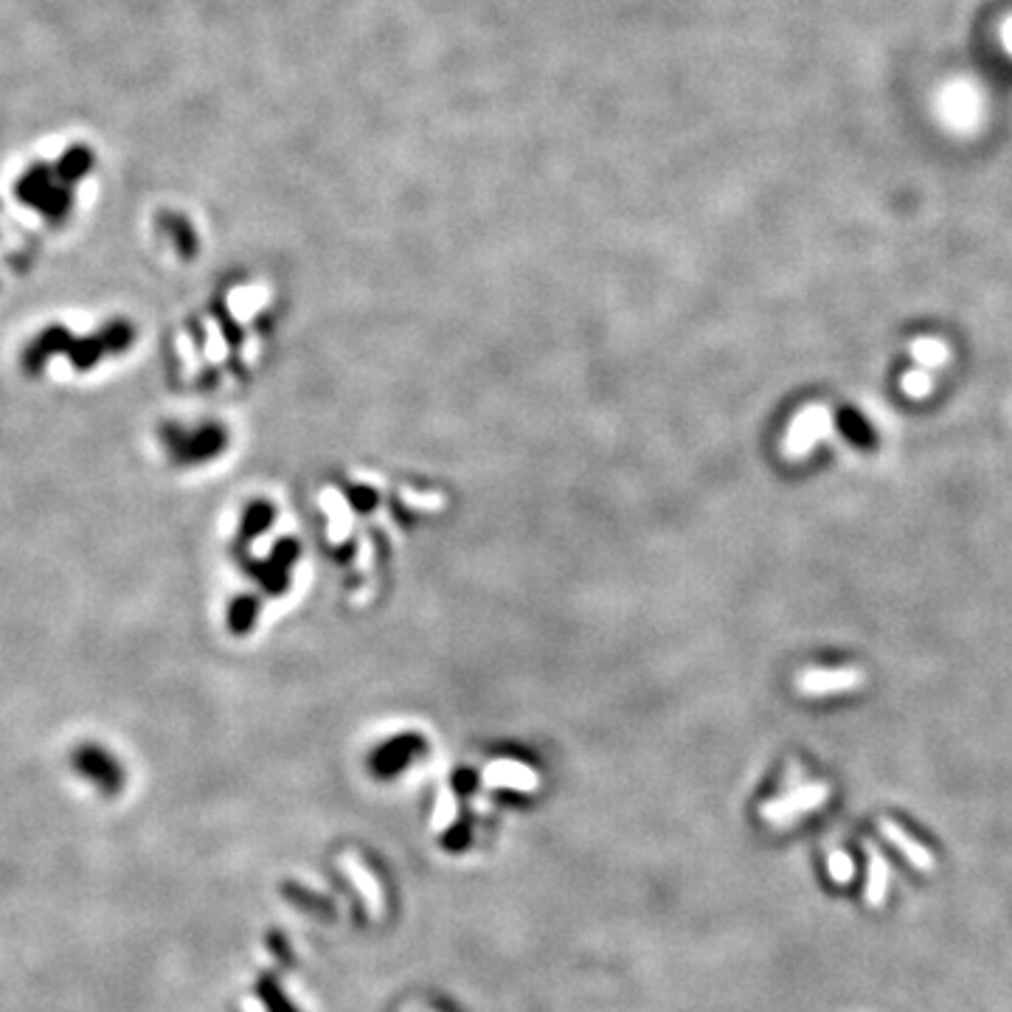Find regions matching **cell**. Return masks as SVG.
<instances>
[{
    "label": "cell",
    "mask_w": 1012,
    "mask_h": 1012,
    "mask_svg": "<svg viewBox=\"0 0 1012 1012\" xmlns=\"http://www.w3.org/2000/svg\"><path fill=\"white\" fill-rule=\"evenodd\" d=\"M166 453L178 467H192V464H203L220 456L228 436L220 425H197V428H186V425H164L161 431Z\"/></svg>",
    "instance_id": "7a4b0ae2"
},
{
    "label": "cell",
    "mask_w": 1012,
    "mask_h": 1012,
    "mask_svg": "<svg viewBox=\"0 0 1012 1012\" xmlns=\"http://www.w3.org/2000/svg\"><path fill=\"white\" fill-rule=\"evenodd\" d=\"M880 830H883V838H886V841L906 858V864L914 866L917 872H931V869L937 866L934 855H931V849L925 847V844H920V841H914L903 824H897V821L892 819H883L880 821Z\"/></svg>",
    "instance_id": "277c9868"
},
{
    "label": "cell",
    "mask_w": 1012,
    "mask_h": 1012,
    "mask_svg": "<svg viewBox=\"0 0 1012 1012\" xmlns=\"http://www.w3.org/2000/svg\"><path fill=\"white\" fill-rule=\"evenodd\" d=\"M88 166H90L88 152L76 149V152H71V155H65V164H62V180L79 178L82 172H88Z\"/></svg>",
    "instance_id": "9c48e42d"
},
{
    "label": "cell",
    "mask_w": 1012,
    "mask_h": 1012,
    "mask_svg": "<svg viewBox=\"0 0 1012 1012\" xmlns=\"http://www.w3.org/2000/svg\"><path fill=\"white\" fill-rule=\"evenodd\" d=\"M164 228L175 237V248H178L183 256H192L194 253V234H192V228H189V223L183 220V217H166L164 220Z\"/></svg>",
    "instance_id": "8992f818"
},
{
    "label": "cell",
    "mask_w": 1012,
    "mask_h": 1012,
    "mask_svg": "<svg viewBox=\"0 0 1012 1012\" xmlns=\"http://www.w3.org/2000/svg\"><path fill=\"white\" fill-rule=\"evenodd\" d=\"M74 765L79 774H85L88 779H93L96 785H102L105 790H116L121 782V771L116 765V759L105 754L102 748L96 745H82L79 751L74 754Z\"/></svg>",
    "instance_id": "3957f363"
},
{
    "label": "cell",
    "mask_w": 1012,
    "mask_h": 1012,
    "mask_svg": "<svg viewBox=\"0 0 1012 1012\" xmlns=\"http://www.w3.org/2000/svg\"><path fill=\"white\" fill-rule=\"evenodd\" d=\"M253 613H256V602L253 599H239V602H234V608H231V627H234V633H245L248 627H251L253 622Z\"/></svg>",
    "instance_id": "ba28073f"
},
{
    "label": "cell",
    "mask_w": 1012,
    "mask_h": 1012,
    "mask_svg": "<svg viewBox=\"0 0 1012 1012\" xmlns=\"http://www.w3.org/2000/svg\"><path fill=\"white\" fill-rule=\"evenodd\" d=\"M130 343H133V327L127 321H113L99 335H90V338H74L62 327H48L23 352V366L29 372H37L48 363V358L68 355L76 369H93L105 355L127 352Z\"/></svg>",
    "instance_id": "6da1fadb"
},
{
    "label": "cell",
    "mask_w": 1012,
    "mask_h": 1012,
    "mask_svg": "<svg viewBox=\"0 0 1012 1012\" xmlns=\"http://www.w3.org/2000/svg\"><path fill=\"white\" fill-rule=\"evenodd\" d=\"M849 875H852V861H849L847 855H835L833 858V878L849 880Z\"/></svg>",
    "instance_id": "8fae6325"
},
{
    "label": "cell",
    "mask_w": 1012,
    "mask_h": 1012,
    "mask_svg": "<svg viewBox=\"0 0 1012 1012\" xmlns=\"http://www.w3.org/2000/svg\"><path fill=\"white\" fill-rule=\"evenodd\" d=\"M262 996H265V1001H268L270 1012H296V1007H290V1004H287V998L282 996V990L276 987V982H270V979H265V982H262Z\"/></svg>",
    "instance_id": "30bf717a"
},
{
    "label": "cell",
    "mask_w": 1012,
    "mask_h": 1012,
    "mask_svg": "<svg viewBox=\"0 0 1012 1012\" xmlns=\"http://www.w3.org/2000/svg\"><path fill=\"white\" fill-rule=\"evenodd\" d=\"M414 751H417V740H394L374 754V771L380 776L397 774L400 768H405V762L411 759Z\"/></svg>",
    "instance_id": "5b68a950"
},
{
    "label": "cell",
    "mask_w": 1012,
    "mask_h": 1012,
    "mask_svg": "<svg viewBox=\"0 0 1012 1012\" xmlns=\"http://www.w3.org/2000/svg\"><path fill=\"white\" fill-rule=\"evenodd\" d=\"M841 422H844V433H847L852 442H858V445H864V447H872L875 436H872L869 425H866L864 419L858 417V414L844 411V414H841Z\"/></svg>",
    "instance_id": "52a82bcc"
}]
</instances>
